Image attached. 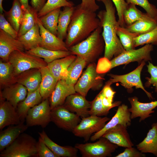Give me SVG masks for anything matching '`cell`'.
Wrapping results in <instances>:
<instances>
[{"mask_svg":"<svg viewBox=\"0 0 157 157\" xmlns=\"http://www.w3.org/2000/svg\"><path fill=\"white\" fill-rule=\"evenodd\" d=\"M157 45V26L151 31L138 35L135 39V47L144 44Z\"/></svg>","mask_w":157,"mask_h":157,"instance_id":"42","label":"cell"},{"mask_svg":"<svg viewBox=\"0 0 157 157\" xmlns=\"http://www.w3.org/2000/svg\"><path fill=\"white\" fill-rule=\"evenodd\" d=\"M40 70L42 78L39 91L44 100L50 97L58 81L51 74L47 66L42 67Z\"/></svg>","mask_w":157,"mask_h":157,"instance_id":"27","label":"cell"},{"mask_svg":"<svg viewBox=\"0 0 157 157\" xmlns=\"http://www.w3.org/2000/svg\"><path fill=\"white\" fill-rule=\"evenodd\" d=\"M126 1L129 4L132 3L141 6L149 16L157 20V8L148 0H126Z\"/></svg>","mask_w":157,"mask_h":157,"instance_id":"43","label":"cell"},{"mask_svg":"<svg viewBox=\"0 0 157 157\" xmlns=\"http://www.w3.org/2000/svg\"><path fill=\"white\" fill-rule=\"evenodd\" d=\"M115 157H144L146 155L138 149L132 147L126 148L122 153L118 154Z\"/></svg>","mask_w":157,"mask_h":157,"instance_id":"48","label":"cell"},{"mask_svg":"<svg viewBox=\"0 0 157 157\" xmlns=\"http://www.w3.org/2000/svg\"><path fill=\"white\" fill-rule=\"evenodd\" d=\"M153 50V45L148 44L138 49L125 50L109 61L110 65L108 70L117 66L126 65L132 62H137L139 65L143 61H151V53Z\"/></svg>","mask_w":157,"mask_h":157,"instance_id":"7","label":"cell"},{"mask_svg":"<svg viewBox=\"0 0 157 157\" xmlns=\"http://www.w3.org/2000/svg\"><path fill=\"white\" fill-rule=\"evenodd\" d=\"M96 1V0H81V2L79 5L82 8L85 10L96 12L99 8Z\"/></svg>","mask_w":157,"mask_h":157,"instance_id":"49","label":"cell"},{"mask_svg":"<svg viewBox=\"0 0 157 157\" xmlns=\"http://www.w3.org/2000/svg\"><path fill=\"white\" fill-rule=\"evenodd\" d=\"M101 0H96L100 1ZM114 4L117 12L118 17V21L119 25L125 27L126 25L124 19V13L127 9L129 4L125 0H111Z\"/></svg>","mask_w":157,"mask_h":157,"instance_id":"44","label":"cell"},{"mask_svg":"<svg viewBox=\"0 0 157 157\" xmlns=\"http://www.w3.org/2000/svg\"><path fill=\"white\" fill-rule=\"evenodd\" d=\"M47 0H31V6L38 13L44 7Z\"/></svg>","mask_w":157,"mask_h":157,"instance_id":"51","label":"cell"},{"mask_svg":"<svg viewBox=\"0 0 157 157\" xmlns=\"http://www.w3.org/2000/svg\"><path fill=\"white\" fill-rule=\"evenodd\" d=\"M0 28L13 38L16 39L17 38L18 32L13 28L2 13L0 14Z\"/></svg>","mask_w":157,"mask_h":157,"instance_id":"47","label":"cell"},{"mask_svg":"<svg viewBox=\"0 0 157 157\" xmlns=\"http://www.w3.org/2000/svg\"><path fill=\"white\" fill-rule=\"evenodd\" d=\"M85 97L77 93L72 94L66 98L63 106L70 112L75 113L82 118L90 116L89 111L91 101Z\"/></svg>","mask_w":157,"mask_h":157,"instance_id":"14","label":"cell"},{"mask_svg":"<svg viewBox=\"0 0 157 157\" xmlns=\"http://www.w3.org/2000/svg\"><path fill=\"white\" fill-rule=\"evenodd\" d=\"M76 57V56L72 54L55 60L48 64L47 66L57 81H58L60 80L64 79L68 67Z\"/></svg>","mask_w":157,"mask_h":157,"instance_id":"23","label":"cell"},{"mask_svg":"<svg viewBox=\"0 0 157 157\" xmlns=\"http://www.w3.org/2000/svg\"><path fill=\"white\" fill-rule=\"evenodd\" d=\"M149 16L146 13H143L138 9L136 5L130 3L124 13V19L126 26Z\"/></svg>","mask_w":157,"mask_h":157,"instance_id":"39","label":"cell"},{"mask_svg":"<svg viewBox=\"0 0 157 157\" xmlns=\"http://www.w3.org/2000/svg\"><path fill=\"white\" fill-rule=\"evenodd\" d=\"M147 67V71L150 75V77H147L145 78L147 81L145 83V86L148 88L153 85L155 87V92L157 93V66L154 65L149 61Z\"/></svg>","mask_w":157,"mask_h":157,"instance_id":"45","label":"cell"},{"mask_svg":"<svg viewBox=\"0 0 157 157\" xmlns=\"http://www.w3.org/2000/svg\"><path fill=\"white\" fill-rule=\"evenodd\" d=\"M4 100L0 99L1 130L6 126L18 124L22 122L20 120L16 109L9 101Z\"/></svg>","mask_w":157,"mask_h":157,"instance_id":"21","label":"cell"},{"mask_svg":"<svg viewBox=\"0 0 157 157\" xmlns=\"http://www.w3.org/2000/svg\"><path fill=\"white\" fill-rule=\"evenodd\" d=\"M51 121L59 128L72 132L81 120L78 115L70 112L63 105L51 109Z\"/></svg>","mask_w":157,"mask_h":157,"instance_id":"12","label":"cell"},{"mask_svg":"<svg viewBox=\"0 0 157 157\" xmlns=\"http://www.w3.org/2000/svg\"><path fill=\"white\" fill-rule=\"evenodd\" d=\"M99 139L95 142L76 144L74 147L79 150L83 157L112 156V154L118 146L103 137H101Z\"/></svg>","mask_w":157,"mask_h":157,"instance_id":"8","label":"cell"},{"mask_svg":"<svg viewBox=\"0 0 157 157\" xmlns=\"http://www.w3.org/2000/svg\"><path fill=\"white\" fill-rule=\"evenodd\" d=\"M51 110L48 98L44 100L29 109L26 118V124L28 127L40 126L45 128L51 121Z\"/></svg>","mask_w":157,"mask_h":157,"instance_id":"11","label":"cell"},{"mask_svg":"<svg viewBox=\"0 0 157 157\" xmlns=\"http://www.w3.org/2000/svg\"><path fill=\"white\" fill-rule=\"evenodd\" d=\"M61 8L55 9L39 18L44 27L57 36V26Z\"/></svg>","mask_w":157,"mask_h":157,"instance_id":"36","label":"cell"},{"mask_svg":"<svg viewBox=\"0 0 157 157\" xmlns=\"http://www.w3.org/2000/svg\"><path fill=\"white\" fill-rule=\"evenodd\" d=\"M104 80V75L98 72L95 64L91 63L74 85L75 91L85 97L90 89H100Z\"/></svg>","mask_w":157,"mask_h":157,"instance_id":"6","label":"cell"},{"mask_svg":"<svg viewBox=\"0 0 157 157\" xmlns=\"http://www.w3.org/2000/svg\"><path fill=\"white\" fill-rule=\"evenodd\" d=\"M42 99L39 88L33 92L28 93L26 98L18 104L16 108L22 122H24L29 109L40 103Z\"/></svg>","mask_w":157,"mask_h":157,"instance_id":"25","label":"cell"},{"mask_svg":"<svg viewBox=\"0 0 157 157\" xmlns=\"http://www.w3.org/2000/svg\"><path fill=\"white\" fill-rule=\"evenodd\" d=\"M145 61H143L135 69L131 72L122 75H118L112 74H108L110 78L108 82L111 85L116 82H120L121 84L126 89L129 93H131L133 88H140L146 94L149 99L153 98L151 93L147 91L144 88L140 76L142 69L145 65Z\"/></svg>","mask_w":157,"mask_h":157,"instance_id":"9","label":"cell"},{"mask_svg":"<svg viewBox=\"0 0 157 157\" xmlns=\"http://www.w3.org/2000/svg\"><path fill=\"white\" fill-rule=\"evenodd\" d=\"M136 146L142 153H152L157 157V122L153 124L146 138Z\"/></svg>","mask_w":157,"mask_h":157,"instance_id":"28","label":"cell"},{"mask_svg":"<svg viewBox=\"0 0 157 157\" xmlns=\"http://www.w3.org/2000/svg\"><path fill=\"white\" fill-rule=\"evenodd\" d=\"M38 157H58L45 144L39 137L37 143Z\"/></svg>","mask_w":157,"mask_h":157,"instance_id":"46","label":"cell"},{"mask_svg":"<svg viewBox=\"0 0 157 157\" xmlns=\"http://www.w3.org/2000/svg\"><path fill=\"white\" fill-rule=\"evenodd\" d=\"M157 26V20L150 16L140 19L125 27L138 35L146 33Z\"/></svg>","mask_w":157,"mask_h":157,"instance_id":"33","label":"cell"},{"mask_svg":"<svg viewBox=\"0 0 157 157\" xmlns=\"http://www.w3.org/2000/svg\"><path fill=\"white\" fill-rule=\"evenodd\" d=\"M100 26V21L95 12L75 6L69 26L65 43L69 49L82 41Z\"/></svg>","mask_w":157,"mask_h":157,"instance_id":"2","label":"cell"},{"mask_svg":"<svg viewBox=\"0 0 157 157\" xmlns=\"http://www.w3.org/2000/svg\"><path fill=\"white\" fill-rule=\"evenodd\" d=\"M27 94L25 87L16 83L5 87L0 92V99H6L16 109L18 104L25 99Z\"/></svg>","mask_w":157,"mask_h":157,"instance_id":"20","label":"cell"},{"mask_svg":"<svg viewBox=\"0 0 157 157\" xmlns=\"http://www.w3.org/2000/svg\"><path fill=\"white\" fill-rule=\"evenodd\" d=\"M131 113L128 106L122 104L118 107L115 115L109 122L106 124L103 128L99 132L92 136L90 140L94 141L102 137L108 130L116 126L121 124L127 127L130 126L131 124Z\"/></svg>","mask_w":157,"mask_h":157,"instance_id":"13","label":"cell"},{"mask_svg":"<svg viewBox=\"0 0 157 157\" xmlns=\"http://www.w3.org/2000/svg\"><path fill=\"white\" fill-rule=\"evenodd\" d=\"M40 137L45 144L58 157H76L77 156L78 149L71 146H62L56 144L48 136L43 130L38 133Z\"/></svg>","mask_w":157,"mask_h":157,"instance_id":"26","label":"cell"},{"mask_svg":"<svg viewBox=\"0 0 157 157\" xmlns=\"http://www.w3.org/2000/svg\"><path fill=\"white\" fill-rule=\"evenodd\" d=\"M37 23L39 27L42 41L40 46L45 49L53 51H69L65 42L46 29L39 18Z\"/></svg>","mask_w":157,"mask_h":157,"instance_id":"17","label":"cell"},{"mask_svg":"<svg viewBox=\"0 0 157 157\" xmlns=\"http://www.w3.org/2000/svg\"><path fill=\"white\" fill-rule=\"evenodd\" d=\"M3 0H0V11L1 13H3L5 11L2 7V1Z\"/></svg>","mask_w":157,"mask_h":157,"instance_id":"53","label":"cell"},{"mask_svg":"<svg viewBox=\"0 0 157 157\" xmlns=\"http://www.w3.org/2000/svg\"><path fill=\"white\" fill-rule=\"evenodd\" d=\"M127 128L122 125H118L107 131L102 137L118 146L125 148L133 147L134 144L131 140Z\"/></svg>","mask_w":157,"mask_h":157,"instance_id":"15","label":"cell"},{"mask_svg":"<svg viewBox=\"0 0 157 157\" xmlns=\"http://www.w3.org/2000/svg\"><path fill=\"white\" fill-rule=\"evenodd\" d=\"M128 100L131 106L129 108L131 119L140 117V122L151 116L150 114L154 112L153 110L157 107V101L142 103L139 101L138 98L135 96L129 97Z\"/></svg>","mask_w":157,"mask_h":157,"instance_id":"16","label":"cell"},{"mask_svg":"<svg viewBox=\"0 0 157 157\" xmlns=\"http://www.w3.org/2000/svg\"><path fill=\"white\" fill-rule=\"evenodd\" d=\"M99 26L86 38L69 48L72 54L80 56L88 64L93 62L104 51L105 43Z\"/></svg>","mask_w":157,"mask_h":157,"instance_id":"3","label":"cell"},{"mask_svg":"<svg viewBox=\"0 0 157 157\" xmlns=\"http://www.w3.org/2000/svg\"><path fill=\"white\" fill-rule=\"evenodd\" d=\"M105 10H101L97 15L102 28L101 35L105 43L104 56L110 61L125 50L117 34V29L119 25L116 19L115 7L111 0H101Z\"/></svg>","mask_w":157,"mask_h":157,"instance_id":"1","label":"cell"},{"mask_svg":"<svg viewBox=\"0 0 157 157\" xmlns=\"http://www.w3.org/2000/svg\"><path fill=\"white\" fill-rule=\"evenodd\" d=\"M17 39L21 42L26 51L40 46L42 41V38L37 23L30 30L24 34L18 37Z\"/></svg>","mask_w":157,"mask_h":157,"instance_id":"31","label":"cell"},{"mask_svg":"<svg viewBox=\"0 0 157 157\" xmlns=\"http://www.w3.org/2000/svg\"><path fill=\"white\" fill-rule=\"evenodd\" d=\"M117 34L125 50L135 49V39L138 35L129 31L125 27L120 25L117 28Z\"/></svg>","mask_w":157,"mask_h":157,"instance_id":"38","label":"cell"},{"mask_svg":"<svg viewBox=\"0 0 157 157\" xmlns=\"http://www.w3.org/2000/svg\"><path fill=\"white\" fill-rule=\"evenodd\" d=\"M37 143L32 136L23 133L1 152L0 157H37Z\"/></svg>","mask_w":157,"mask_h":157,"instance_id":"4","label":"cell"},{"mask_svg":"<svg viewBox=\"0 0 157 157\" xmlns=\"http://www.w3.org/2000/svg\"><path fill=\"white\" fill-rule=\"evenodd\" d=\"M111 85L107 82L101 91L104 96L113 103L114 96L116 92L112 89L110 87Z\"/></svg>","mask_w":157,"mask_h":157,"instance_id":"50","label":"cell"},{"mask_svg":"<svg viewBox=\"0 0 157 157\" xmlns=\"http://www.w3.org/2000/svg\"><path fill=\"white\" fill-rule=\"evenodd\" d=\"M88 64L81 57L76 56L74 61L68 67L65 80L66 83L74 86L81 74L83 69Z\"/></svg>","mask_w":157,"mask_h":157,"instance_id":"30","label":"cell"},{"mask_svg":"<svg viewBox=\"0 0 157 157\" xmlns=\"http://www.w3.org/2000/svg\"><path fill=\"white\" fill-rule=\"evenodd\" d=\"M73 6H74V3L69 0H47L44 6L38 13V17L40 18L56 8Z\"/></svg>","mask_w":157,"mask_h":157,"instance_id":"41","label":"cell"},{"mask_svg":"<svg viewBox=\"0 0 157 157\" xmlns=\"http://www.w3.org/2000/svg\"><path fill=\"white\" fill-rule=\"evenodd\" d=\"M15 76L13 66L9 61L0 62V84L5 87L15 83Z\"/></svg>","mask_w":157,"mask_h":157,"instance_id":"37","label":"cell"},{"mask_svg":"<svg viewBox=\"0 0 157 157\" xmlns=\"http://www.w3.org/2000/svg\"><path fill=\"white\" fill-rule=\"evenodd\" d=\"M24 47L17 39L0 29V57L6 62L8 61L10 54L16 50L24 51Z\"/></svg>","mask_w":157,"mask_h":157,"instance_id":"19","label":"cell"},{"mask_svg":"<svg viewBox=\"0 0 157 157\" xmlns=\"http://www.w3.org/2000/svg\"><path fill=\"white\" fill-rule=\"evenodd\" d=\"M41 75L39 69H33L24 72L15 77V83L24 85L28 93L38 89L41 81Z\"/></svg>","mask_w":157,"mask_h":157,"instance_id":"22","label":"cell"},{"mask_svg":"<svg viewBox=\"0 0 157 157\" xmlns=\"http://www.w3.org/2000/svg\"><path fill=\"white\" fill-rule=\"evenodd\" d=\"M8 61L13 66L15 76L27 70L40 69L47 65L42 58L20 50L12 52L9 56Z\"/></svg>","mask_w":157,"mask_h":157,"instance_id":"5","label":"cell"},{"mask_svg":"<svg viewBox=\"0 0 157 157\" xmlns=\"http://www.w3.org/2000/svg\"><path fill=\"white\" fill-rule=\"evenodd\" d=\"M19 0L21 3L22 7L23 10L26 9L29 7L28 0Z\"/></svg>","mask_w":157,"mask_h":157,"instance_id":"52","label":"cell"},{"mask_svg":"<svg viewBox=\"0 0 157 157\" xmlns=\"http://www.w3.org/2000/svg\"><path fill=\"white\" fill-rule=\"evenodd\" d=\"M24 12L23 19L18 33V37L25 33L31 29L37 23L38 12L31 6L26 9Z\"/></svg>","mask_w":157,"mask_h":157,"instance_id":"35","label":"cell"},{"mask_svg":"<svg viewBox=\"0 0 157 157\" xmlns=\"http://www.w3.org/2000/svg\"><path fill=\"white\" fill-rule=\"evenodd\" d=\"M22 122L15 126H9L0 133V152L10 145L21 134L27 130L28 126Z\"/></svg>","mask_w":157,"mask_h":157,"instance_id":"24","label":"cell"},{"mask_svg":"<svg viewBox=\"0 0 157 157\" xmlns=\"http://www.w3.org/2000/svg\"><path fill=\"white\" fill-rule=\"evenodd\" d=\"M110 120L106 117H101L95 115H90L82 118L80 122L72 131L77 137L83 138L85 141H88L93 133L101 130Z\"/></svg>","mask_w":157,"mask_h":157,"instance_id":"10","label":"cell"},{"mask_svg":"<svg viewBox=\"0 0 157 157\" xmlns=\"http://www.w3.org/2000/svg\"><path fill=\"white\" fill-rule=\"evenodd\" d=\"M75 6L65 7L60 11L58 17L57 36L63 40L65 39L68 28Z\"/></svg>","mask_w":157,"mask_h":157,"instance_id":"32","label":"cell"},{"mask_svg":"<svg viewBox=\"0 0 157 157\" xmlns=\"http://www.w3.org/2000/svg\"><path fill=\"white\" fill-rule=\"evenodd\" d=\"M8 21L18 32L24 16V12L19 0H13L12 6L8 11H4Z\"/></svg>","mask_w":157,"mask_h":157,"instance_id":"34","label":"cell"},{"mask_svg":"<svg viewBox=\"0 0 157 157\" xmlns=\"http://www.w3.org/2000/svg\"><path fill=\"white\" fill-rule=\"evenodd\" d=\"M112 108V107H106L103 104L102 94L100 91L93 100L91 101V106L89 111V115L98 116H106Z\"/></svg>","mask_w":157,"mask_h":157,"instance_id":"40","label":"cell"},{"mask_svg":"<svg viewBox=\"0 0 157 157\" xmlns=\"http://www.w3.org/2000/svg\"><path fill=\"white\" fill-rule=\"evenodd\" d=\"M75 93L74 86L67 84L65 79L58 80L50 97L49 101L51 109L63 105L67 97Z\"/></svg>","mask_w":157,"mask_h":157,"instance_id":"18","label":"cell"},{"mask_svg":"<svg viewBox=\"0 0 157 157\" xmlns=\"http://www.w3.org/2000/svg\"><path fill=\"white\" fill-rule=\"evenodd\" d=\"M27 53L42 58L48 64L57 59L72 54L69 51H53L38 46L25 51Z\"/></svg>","mask_w":157,"mask_h":157,"instance_id":"29","label":"cell"}]
</instances>
